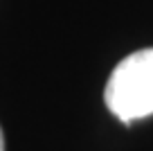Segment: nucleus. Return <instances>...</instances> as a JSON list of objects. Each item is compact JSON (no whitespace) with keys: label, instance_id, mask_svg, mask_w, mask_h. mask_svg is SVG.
Listing matches in <instances>:
<instances>
[{"label":"nucleus","instance_id":"nucleus-1","mask_svg":"<svg viewBox=\"0 0 153 151\" xmlns=\"http://www.w3.org/2000/svg\"><path fill=\"white\" fill-rule=\"evenodd\" d=\"M108 111L124 124L153 115V47L122 59L104 90Z\"/></svg>","mask_w":153,"mask_h":151},{"label":"nucleus","instance_id":"nucleus-2","mask_svg":"<svg viewBox=\"0 0 153 151\" xmlns=\"http://www.w3.org/2000/svg\"><path fill=\"white\" fill-rule=\"evenodd\" d=\"M0 151H5V138H2V129H0Z\"/></svg>","mask_w":153,"mask_h":151}]
</instances>
